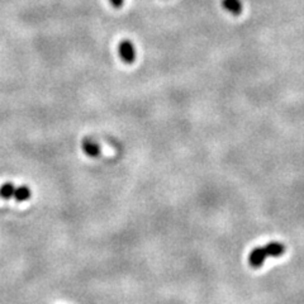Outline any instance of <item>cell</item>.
<instances>
[{"label":"cell","mask_w":304,"mask_h":304,"mask_svg":"<svg viewBox=\"0 0 304 304\" xmlns=\"http://www.w3.org/2000/svg\"><path fill=\"white\" fill-rule=\"evenodd\" d=\"M15 185L11 181H6L0 187V198H3L4 200H9L14 197V192H15Z\"/></svg>","instance_id":"obj_7"},{"label":"cell","mask_w":304,"mask_h":304,"mask_svg":"<svg viewBox=\"0 0 304 304\" xmlns=\"http://www.w3.org/2000/svg\"><path fill=\"white\" fill-rule=\"evenodd\" d=\"M81 148L82 151H84V154H85L86 156L91 157V159L99 157L101 154L100 146H99L94 140H90V138H84V140H82Z\"/></svg>","instance_id":"obj_2"},{"label":"cell","mask_w":304,"mask_h":304,"mask_svg":"<svg viewBox=\"0 0 304 304\" xmlns=\"http://www.w3.org/2000/svg\"><path fill=\"white\" fill-rule=\"evenodd\" d=\"M30 197H32V190H30L27 185H20V187L15 188V192H14L13 198L16 200V202L23 203V202H27Z\"/></svg>","instance_id":"obj_6"},{"label":"cell","mask_w":304,"mask_h":304,"mask_svg":"<svg viewBox=\"0 0 304 304\" xmlns=\"http://www.w3.org/2000/svg\"><path fill=\"white\" fill-rule=\"evenodd\" d=\"M118 55L127 65L133 63L136 61V57H137V52H136V47H134L133 42L129 41V39H123V41L119 42V44H118Z\"/></svg>","instance_id":"obj_1"},{"label":"cell","mask_w":304,"mask_h":304,"mask_svg":"<svg viewBox=\"0 0 304 304\" xmlns=\"http://www.w3.org/2000/svg\"><path fill=\"white\" fill-rule=\"evenodd\" d=\"M266 258H268V255H266L265 249L264 247H256L250 252L249 263L252 268H260V266H263Z\"/></svg>","instance_id":"obj_3"},{"label":"cell","mask_w":304,"mask_h":304,"mask_svg":"<svg viewBox=\"0 0 304 304\" xmlns=\"http://www.w3.org/2000/svg\"><path fill=\"white\" fill-rule=\"evenodd\" d=\"M264 249H265L266 255L272 256V258H279L285 251V246L280 242H269Z\"/></svg>","instance_id":"obj_5"},{"label":"cell","mask_w":304,"mask_h":304,"mask_svg":"<svg viewBox=\"0 0 304 304\" xmlns=\"http://www.w3.org/2000/svg\"><path fill=\"white\" fill-rule=\"evenodd\" d=\"M109 3L112 4V6H114L115 9H119L124 5V0H109Z\"/></svg>","instance_id":"obj_8"},{"label":"cell","mask_w":304,"mask_h":304,"mask_svg":"<svg viewBox=\"0 0 304 304\" xmlns=\"http://www.w3.org/2000/svg\"><path fill=\"white\" fill-rule=\"evenodd\" d=\"M222 6L226 11L233 15H240L244 9L241 0H222Z\"/></svg>","instance_id":"obj_4"}]
</instances>
